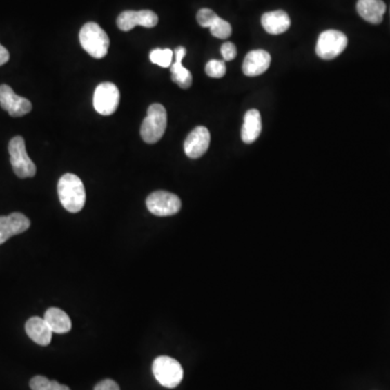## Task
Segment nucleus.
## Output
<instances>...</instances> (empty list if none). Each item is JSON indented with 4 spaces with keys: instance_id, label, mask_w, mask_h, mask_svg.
Returning a JSON list of instances; mask_svg holds the SVG:
<instances>
[{
    "instance_id": "1",
    "label": "nucleus",
    "mask_w": 390,
    "mask_h": 390,
    "mask_svg": "<svg viewBox=\"0 0 390 390\" xmlns=\"http://www.w3.org/2000/svg\"><path fill=\"white\" fill-rule=\"evenodd\" d=\"M58 195L61 204L68 212H81L85 206L86 191L83 182L74 174H66L58 182Z\"/></svg>"
},
{
    "instance_id": "2",
    "label": "nucleus",
    "mask_w": 390,
    "mask_h": 390,
    "mask_svg": "<svg viewBox=\"0 0 390 390\" xmlns=\"http://www.w3.org/2000/svg\"><path fill=\"white\" fill-rule=\"evenodd\" d=\"M79 41L92 58L102 59L108 55L110 39L104 28L95 22L86 23L79 32Z\"/></svg>"
},
{
    "instance_id": "3",
    "label": "nucleus",
    "mask_w": 390,
    "mask_h": 390,
    "mask_svg": "<svg viewBox=\"0 0 390 390\" xmlns=\"http://www.w3.org/2000/svg\"><path fill=\"white\" fill-rule=\"evenodd\" d=\"M167 127L166 108L162 104H154L148 110V115L142 121L140 135L146 144H156L165 134Z\"/></svg>"
},
{
    "instance_id": "4",
    "label": "nucleus",
    "mask_w": 390,
    "mask_h": 390,
    "mask_svg": "<svg viewBox=\"0 0 390 390\" xmlns=\"http://www.w3.org/2000/svg\"><path fill=\"white\" fill-rule=\"evenodd\" d=\"M154 378L166 388H176L184 380V369L174 358L161 355L152 365Z\"/></svg>"
},
{
    "instance_id": "5",
    "label": "nucleus",
    "mask_w": 390,
    "mask_h": 390,
    "mask_svg": "<svg viewBox=\"0 0 390 390\" xmlns=\"http://www.w3.org/2000/svg\"><path fill=\"white\" fill-rule=\"evenodd\" d=\"M9 154L13 171L19 178H32L36 175V166L26 152V142L22 137L17 136L9 142Z\"/></svg>"
},
{
    "instance_id": "6",
    "label": "nucleus",
    "mask_w": 390,
    "mask_h": 390,
    "mask_svg": "<svg viewBox=\"0 0 390 390\" xmlns=\"http://www.w3.org/2000/svg\"><path fill=\"white\" fill-rule=\"evenodd\" d=\"M347 45L348 38L345 34L340 30H325L318 38L315 52L323 60H332L342 55Z\"/></svg>"
},
{
    "instance_id": "7",
    "label": "nucleus",
    "mask_w": 390,
    "mask_h": 390,
    "mask_svg": "<svg viewBox=\"0 0 390 390\" xmlns=\"http://www.w3.org/2000/svg\"><path fill=\"white\" fill-rule=\"evenodd\" d=\"M121 93L112 83H102L97 87L93 95V108L101 115H112L119 108Z\"/></svg>"
},
{
    "instance_id": "8",
    "label": "nucleus",
    "mask_w": 390,
    "mask_h": 390,
    "mask_svg": "<svg viewBox=\"0 0 390 390\" xmlns=\"http://www.w3.org/2000/svg\"><path fill=\"white\" fill-rule=\"evenodd\" d=\"M152 214L159 217L173 216L182 209V201L176 194L166 191H155L146 201Z\"/></svg>"
},
{
    "instance_id": "9",
    "label": "nucleus",
    "mask_w": 390,
    "mask_h": 390,
    "mask_svg": "<svg viewBox=\"0 0 390 390\" xmlns=\"http://www.w3.org/2000/svg\"><path fill=\"white\" fill-rule=\"evenodd\" d=\"M116 23L119 30L128 32L136 26L154 28L159 23V17L151 10L124 11L119 15Z\"/></svg>"
},
{
    "instance_id": "10",
    "label": "nucleus",
    "mask_w": 390,
    "mask_h": 390,
    "mask_svg": "<svg viewBox=\"0 0 390 390\" xmlns=\"http://www.w3.org/2000/svg\"><path fill=\"white\" fill-rule=\"evenodd\" d=\"M0 106L12 117H21L32 111L30 101L18 96L10 86H0Z\"/></svg>"
},
{
    "instance_id": "11",
    "label": "nucleus",
    "mask_w": 390,
    "mask_h": 390,
    "mask_svg": "<svg viewBox=\"0 0 390 390\" xmlns=\"http://www.w3.org/2000/svg\"><path fill=\"white\" fill-rule=\"evenodd\" d=\"M211 144V134L204 126H199L188 135L184 142V152L190 159H199L206 153Z\"/></svg>"
},
{
    "instance_id": "12",
    "label": "nucleus",
    "mask_w": 390,
    "mask_h": 390,
    "mask_svg": "<svg viewBox=\"0 0 390 390\" xmlns=\"http://www.w3.org/2000/svg\"><path fill=\"white\" fill-rule=\"evenodd\" d=\"M30 227V220L21 213L0 216V245L10 237L26 232Z\"/></svg>"
},
{
    "instance_id": "13",
    "label": "nucleus",
    "mask_w": 390,
    "mask_h": 390,
    "mask_svg": "<svg viewBox=\"0 0 390 390\" xmlns=\"http://www.w3.org/2000/svg\"><path fill=\"white\" fill-rule=\"evenodd\" d=\"M271 64V56L267 51L253 50L247 53L243 62V73L249 77L262 75Z\"/></svg>"
},
{
    "instance_id": "14",
    "label": "nucleus",
    "mask_w": 390,
    "mask_h": 390,
    "mask_svg": "<svg viewBox=\"0 0 390 390\" xmlns=\"http://www.w3.org/2000/svg\"><path fill=\"white\" fill-rule=\"evenodd\" d=\"M26 334L30 340L41 346H48L52 340V331L45 319L33 317L28 320L26 324Z\"/></svg>"
},
{
    "instance_id": "15",
    "label": "nucleus",
    "mask_w": 390,
    "mask_h": 390,
    "mask_svg": "<svg viewBox=\"0 0 390 390\" xmlns=\"http://www.w3.org/2000/svg\"><path fill=\"white\" fill-rule=\"evenodd\" d=\"M174 64L170 66L171 81L182 89H188L192 85V74L188 68L182 66V60L186 55V49L184 47H178L175 49Z\"/></svg>"
},
{
    "instance_id": "16",
    "label": "nucleus",
    "mask_w": 390,
    "mask_h": 390,
    "mask_svg": "<svg viewBox=\"0 0 390 390\" xmlns=\"http://www.w3.org/2000/svg\"><path fill=\"white\" fill-rule=\"evenodd\" d=\"M357 10L363 20L380 24L386 12V5L383 0H358Z\"/></svg>"
},
{
    "instance_id": "17",
    "label": "nucleus",
    "mask_w": 390,
    "mask_h": 390,
    "mask_svg": "<svg viewBox=\"0 0 390 390\" xmlns=\"http://www.w3.org/2000/svg\"><path fill=\"white\" fill-rule=\"evenodd\" d=\"M262 24L267 33L280 35L290 28L291 19L285 11H271L262 15Z\"/></svg>"
},
{
    "instance_id": "18",
    "label": "nucleus",
    "mask_w": 390,
    "mask_h": 390,
    "mask_svg": "<svg viewBox=\"0 0 390 390\" xmlns=\"http://www.w3.org/2000/svg\"><path fill=\"white\" fill-rule=\"evenodd\" d=\"M262 116L258 110H249L244 116V124L242 127V140L245 144H253L256 142L262 133Z\"/></svg>"
},
{
    "instance_id": "19",
    "label": "nucleus",
    "mask_w": 390,
    "mask_h": 390,
    "mask_svg": "<svg viewBox=\"0 0 390 390\" xmlns=\"http://www.w3.org/2000/svg\"><path fill=\"white\" fill-rule=\"evenodd\" d=\"M45 319L51 331L57 334H66L72 329L71 319L64 310L59 308H49L45 312Z\"/></svg>"
},
{
    "instance_id": "20",
    "label": "nucleus",
    "mask_w": 390,
    "mask_h": 390,
    "mask_svg": "<svg viewBox=\"0 0 390 390\" xmlns=\"http://www.w3.org/2000/svg\"><path fill=\"white\" fill-rule=\"evenodd\" d=\"M30 387L32 390H71L68 386L62 385L57 380H50L41 376L32 378Z\"/></svg>"
},
{
    "instance_id": "21",
    "label": "nucleus",
    "mask_w": 390,
    "mask_h": 390,
    "mask_svg": "<svg viewBox=\"0 0 390 390\" xmlns=\"http://www.w3.org/2000/svg\"><path fill=\"white\" fill-rule=\"evenodd\" d=\"M173 56H174V52L170 49L156 48L150 53V60L152 64L161 66V68H170L173 64Z\"/></svg>"
},
{
    "instance_id": "22",
    "label": "nucleus",
    "mask_w": 390,
    "mask_h": 390,
    "mask_svg": "<svg viewBox=\"0 0 390 390\" xmlns=\"http://www.w3.org/2000/svg\"><path fill=\"white\" fill-rule=\"evenodd\" d=\"M209 30H211V33L214 37L220 38V39H227L232 34V28L230 23L220 18V17L215 20Z\"/></svg>"
},
{
    "instance_id": "23",
    "label": "nucleus",
    "mask_w": 390,
    "mask_h": 390,
    "mask_svg": "<svg viewBox=\"0 0 390 390\" xmlns=\"http://www.w3.org/2000/svg\"><path fill=\"white\" fill-rule=\"evenodd\" d=\"M205 72L209 77L222 78L227 73V68H226L224 61L211 60L205 66Z\"/></svg>"
},
{
    "instance_id": "24",
    "label": "nucleus",
    "mask_w": 390,
    "mask_h": 390,
    "mask_svg": "<svg viewBox=\"0 0 390 390\" xmlns=\"http://www.w3.org/2000/svg\"><path fill=\"white\" fill-rule=\"evenodd\" d=\"M217 18H218V15L208 8H203L197 14V23L202 28H211Z\"/></svg>"
},
{
    "instance_id": "25",
    "label": "nucleus",
    "mask_w": 390,
    "mask_h": 390,
    "mask_svg": "<svg viewBox=\"0 0 390 390\" xmlns=\"http://www.w3.org/2000/svg\"><path fill=\"white\" fill-rule=\"evenodd\" d=\"M237 47L232 43H224L222 46V56L224 60L232 61L237 57Z\"/></svg>"
},
{
    "instance_id": "26",
    "label": "nucleus",
    "mask_w": 390,
    "mask_h": 390,
    "mask_svg": "<svg viewBox=\"0 0 390 390\" xmlns=\"http://www.w3.org/2000/svg\"><path fill=\"white\" fill-rule=\"evenodd\" d=\"M93 390H121L119 386L113 380H104L97 384Z\"/></svg>"
},
{
    "instance_id": "27",
    "label": "nucleus",
    "mask_w": 390,
    "mask_h": 390,
    "mask_svg": "<svg viewBox=\"0 0 390 390\" xmlns=\"http://www.w3.org/2000/svg\"><path fill=\"white\" fill-rule=\"evenodd\" d=\"M9 59H10L9 51H8L3 46L0 45V66L7 64Z\"/></svg>"
}]
</instances>
